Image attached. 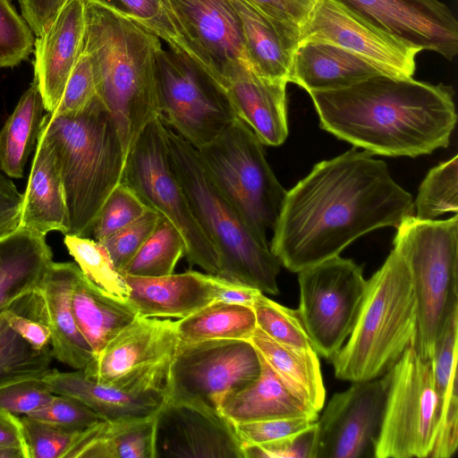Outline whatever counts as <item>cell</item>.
Instances as JSON below:
<instances>
[{
	"mask_svg": "<svg viewBox=\"0 0 458 458\" xmlns=\"http://www.w3.org/2000/svg\"><path fill=\"white\" fill-rule=\"evenodd\" d=\"M127 301L139 316L184 318L216 301L211 274L186 271L159 277L123 275Z\"/></svg>",
	"mask_w": 458,
	"mask_h": 458,
	"instance_id": "603a6c76",
	"label": "cell"
},
{
	"mask_svg": "<svg viewBox=\"0 0 458 458\" xmlns=\"http://www.w3.org/2000/svg\"><path fill=\"white\" fill-rule=\"evenodd\" d=\"M318 424L292 436L259 445L242 446L243 458H316Z\"/></svg>",
	"mask_w": 458,
	"mask_h": 458,
	"instance_id": "c3c4849f",
	"label": "cell"
},
{
	"mask_svg": "<svg viewBox=\"0 0 458 458\" xmlns=\"http://www.w3.org/2000/svg\"><path fill=\"white\" fill-rule=\"evenodd\" d=\"M320 126L371 154L417 157L446 148L456 123L450 87L379 74L309 92Z\"/></svg>",
	"mask_w": 458,
	"mask_h": 458,
	"instance_id": "7a4b0ae2",
	"label": "cell"
},
{
	"mask_svg": "<svg viewBox=\"0 0 458 458\" xmlns=\"http://www.w3.org/2000/svg\"><path fill=\"white\" fill-rule=\"evenodd\" d=\"M54 395L42 377L17 381L0 388V410L27 415L45 406Z\"/></svg>",
	"mask_w": 458,
	"mask_h": 458,
	"instance_id": "681fc988",
	"label": "cell"
},
{
	"mask_svg": "<svg viewBox=\"0 0 458 458\" xmlns=\"http://www.w3.org/2000/svg\"><path fill=\"white\" fill-rule=\"evenodd\" d=\"M42 378L54 394L78 399L103 420L153 416L167 397L158 392L130 393L100 384L88 378L81 369L61 372L50 369Z\"/></svg>",
	"mask_w": 458,
	"mask_h": 458,
	"instance_id": "484cf974",
	"label": "cell"
},
{
	"mask_svg": "<svg viewBox=\"0 0 458 458\" xmlns=\"http://www.w3.org/2000/svg\"><path fill=\"white\" fill-rule=\"evenodd\" d=\"M166 132L172 169L195 217L218 252L221 270L217 276L263 293L277 294L281 263L267 240L250 227L219 191L197 148L168 126Z\"/></svg>",
	"mask_w": 458,
	"mask_h": 458,
	"instance_id": "5b68a950",
	"label": "cell"
},
{
	"mask_svg": "<svg viewBox=\"0 0 458 458\" xmlns=\"http://www.w3.org/2000/svg\"><path fill=\"white\" fill-rule=\"evenodd\" d=\"M4 318L7 325L33 348L42 350L50 346L51 331L46 323L16 313L9 305L4 309Z\"/></svg>",
	"mask_w": 458,
	"mask_h": 458,
	"instance_id": "db71d44e",
	"label": "cell"
},
{
	"mask_svg": "<svg viewBox=\"0 0 458 458\" xmlns=\"http://www.w3.org/2000/svg\"><path fill=\"white\" fill-rule=\"evenodd\" d=\"M40 131L58 157L69 212L67 234L90 237L102 205L122 182L125 165L113 117L97 96L75 115L47 112Z\"/></svg>",
	"mask_w": 458,
	"mask_h": 458,
	"instance_id": "277c9868",
	"label": "cell"
},
{
	"mask_svg": "<svg viewBox=\"0 0 458 458\" xmlns=\"http://www.w3.org/2000/svg\"><path fill=\"white\" fill-rule=\"evenodd\" d=\"M76 325L94 356L138 316L127 301L97 285L80 269L72 293Z\"/></svg>",
	"mask_w": 458,
	"mask_h": 458,
	"instance_id": "f546056e",
	"label": "cell"
},
{
	"mask_svg": "<svg viewBox=\"0 0 458 458\" xmlns=\"http://www.w3.org/2000/svg\"><path fill=\"white\" fill-rule=\"evenodd\" d=\"M260 369L259 355L248 340L179 342L167 396L197 400L220 411L223 401L254 381Z\"/></svg>",
	"mask_w": 458,
	"mask_h": 458,
	"instance_id": "5bb4252c",
	"label": "cell"
},
{
	"mask_svg": "<svg viewBox=\"0 0 458 458\" xmlns=\"http://www.w3.org/2000/svg\"><path fill=\"white\" fill-rule=\"evenodd\" d=\"M82 49L97 95L113 117L124 157L145 126L158 116L156 56L160 38L136 21L85 1Z\"/></svg>",
	"mask_w": 458,
	"mask_h": 458,
	"instance_id": "3957f363",
	"label": "cell"
},
{
	"mask_svg": "<svg viewBox=\"0 0 458 458\" xmlns=\"http://www.w3.org/2000/svg\"><path fill=\"white\" fill-rule=\"evenodd\" d=\"M257 328L252 308L214 301L176 321L180 343L214 339L248 340Z\"/></svg>",
	"mask_w": 458,
	"mask_h": 458,
	"instance_id": "836d02e7",
	"label": "cell"
},
{
	"mask_svg": "<svg viewBox=\"0 0 458 458\" xmlns=\"http://www.w3.org/2000/svg\"><path fill=\"white\" fill-rule=\"evenodd\" d=\"M413 207L387 165L354 148L318 163L285 191L270 250L281 265L298 273L339 256L375 229L397 228Z\"/></svg>",
	"mask_w": 458,
	"mask_h": 458,
	"instance_id": "6da1fadb",
	"label": "cell"
},
{
	"mask_svg": "<svg viewBox=\"0 0 458 458\" xmlns=\"http://www.w3.org/2000/svg\"><path fill=\"white\" fill-rule=\"evenodd\" d=\"M84 0H67L34 42V74L45 109L53 113L81 53Z\"/></svg>",
	"mask_w": 458,
	"mask_h": 458,
	"instance_id": "ffe728a7",
	"label": "cell"
},
{
	"mask_svg": "<svg viewBox=\"0 0 458 458\" xmlns=\"http://www.w3.org/2000/svg\"><path fill=\"white\" fill-rule=\"evenodd\" d=\"M129 18L163 39L169 48L199 64L195 50L164 0H85ZM204 68V67H203Z\"/></svg>",
	"mask_w": 458,
	"mask_h": 458,
	"instance_id": "e575fe53",
	"label": "cell"
},
{
	"mask_svg": "<svg viewBox=\"0 0 458 458\" xmlns=\"http://www.w3.org/2000/svg\"><path fill=\"white\" fill-rule=\"evenodd\" d=\"M3 310H4V309H3ZM3 310H0V320H1V317H2Z\"/></svg>",
	"mask_w": 458,
	"mask_h": 458,
	"instance_id": "91938a15",
	"label": "cell"
},
{
	"mask_svg": "<svg viewBox=\"0 0 458 458\" xmlns=\"http://www.w3.org/2000/svg\"><path fill=\"white\" fill-rule=\"evenodd\" d=\"M156 87L158 116L197 149L238 118L226 90L185 54L157 51Z\"/></svg>",
	"mask_w": 458,
	"mask_h": 458,
	"instance_id": "30bf717a",
	"label": "cell"
},
{
	"mask_svg": "<svg viewBox=\"0 0 458 458\" xmlns=\"http://www.w3.org/2000/svg\"><path fill=\"white\" fill-rule=\"evenodd\" d=\"M379 74L387 73L336 45L301 41L293 52L288 82L299 85L309 93L345 88Z\"/></svg>",
	"mask_w": 458,
	"mask_h": 458,
	"instance_id": "d4e9b609",
	"label": "cell"
},
{
	"mask_svg": "<svg viewBox=\"0 0 458 458\" xmlns=\"http://www.w3.org/2000/svg\"><path fill=\"white\" fill-rule=\"evenodd\" d=\"M19 228L46 235L69 233L70 222L61 167L55 147L40 131L27 187Z\"/></svg>",
	"mask_w": 458,
	"mask_h": 458,
	"instance_id": "cb8c5ba5",
	"label": "cell"
},
{
	"mask_svg": "<svg viewBox=\"0 0 458 458\" xmlns=\"http://www.w3.org/2000/svg\"><path fill=\"white\" fill-rule=\"evenodd\" d=\"M259 358V377L226 397L221 412L234 424L290 417L318 420V412L295 395L260 355Z\"/></svg>",
	"mask_w": 458,
	"mask_h": 458,
	"instance_id": "83f0119b",
	"label": "cell"
},
{
	"mask_svg": "<svg viewBox=\"0 0 458 458\" xmlns=\"http://www.w3.org/2000/svg\"><path fill=\"white\" fill-rule=\"evenodd\" d=\"M20 419L28 458H64L79 434L27 415Z\"/></svg>",
	"mask_w": 458,
	"mask_h": 458,
	"instance_id": "ee69618b",
	"label": "cell"
},
{
	"mask_svg": "<svg viewBox=\"0 0 458 458\" xmlns=\"http://www.w3.org/2000/svg\"><path fill=\"white\" fill-rule=\"evenodd\" d=\"M44 111L38 84L33 81L0 131V168L8 176H23L28 157L38 142Z\"/></svg>",
	"mask_w": 458,
	"mask_h": 458,
	"instance_id": "d6a6232c",
	"label": "cell"
},
{
	"mask_svg": "<svg viewBox=\"0 0 458 458\" xmlns=\"http://www.w3.org/2000/svg\"><path fill=\"white\" fill-rule=\"evenodd\" d=\"M278 25L294 32L308 20L317 0H246Z\"/></svg>",
	"mask_w": 458,
	"mask_h": 458,
	"instance_id": "816d5d0a",
	"label": "cell"
},
{
	"mask_svg": "<svg viewBox=\"0 0 458 458\" xmlns=\"http://www.w3.org/2000/svg\"><path fill=\"white\" fill-rule=\"evenodd\" d=\"M301 41L336 45L392 76L411 77L416 69L418 50L375 30L335 0H317L301 28Z\"/></svg>",
	"mask_w": 458,
	"mask_h": 458,
	"instance_id": "d6986e66",
	"label": "cell"
},
{
	"mask_svg": "<svg viewBox=\"0 0 458 458\" xmlns=\"http://www.w3.org/2000/svg\"><path fill=\"white\" fill-rule=\"evenodd\" d=\"M46 235L18 228L0 238V310L36 289L52 263Z\"/></svg>",
	"mask_w": 458,
	"mask_h": 458,
	"instance_id": "4dcf8cb0",
	"label": "cell"
},
{
	"mask_svg": "<svg viewBox=\"0 0 458 458\" xmlns=\"http://www.w3.org/2000/svg\"><path fill=\"white\" fill-rule=\"evenodd\" d=\"M64 235V244L82 273L106 292L126 300L128 286L105 246L89 237Z\"/></svg>",
	"mask_w": 458,
	"mask_h": 458,
	"instance_id": "f35d334b",
	"label": "cell"
},
{
	"mask_svg": "<svg viewBox=\"0 0 458 458\" xmlns=\"http://www.w3.org/2000/svg\"><path fill=\"white\" fill-rule=\"evenodd\" d=\"M160 217L157 211L149 208L138 220L100 242L121 274L152 233Z\"/></svg>",
	"mask_w": 458,
	"mask_h": 458,
	"instance_id": "f6af8a7d",
	"label": "cell"
},
{
	"mask_svg": "<svg viewBox=\"0 0 458 458\" xmlns=\"http://www.w3.org/2000/svg\"><path fill=\"white\" fill-rule=\"evenodd\" d=\"M64 458H157L156 414L100 420L79 432Z\"/></svg>",
	"mask_w": 458,
	"mask_h": 458,
	"instance_id": "f1b7e54d",
	"label": "cell"
},
{
	"mask_svg": "<svg viewBox=\"0 0 458 458\" xmlns=\"http://www.w3.org/2000/svg\"><path fill=\"white\" fill-rule=\"evenodd\" d=\"M67 0H19L22 17L33 34L40 36Z\"/></svg>",
	"mask_w": 458,
	"mask_h": 458,
	"instance_id": "11a10c76",
	"label": "cell"
},
{
	"mask_svg": "<svg viewBox=\"0 0 458 458\" xmlns=\"http://www.w3.org/2000/svg\"><path fill=\"white\" fill-rule=\"evenodd\" d=\"M51 347L33 348L4 320H0V388L12 383L42 377L51 368Z\"/></svg>",
	"mask_w": 458,
	"mask_h": 458,
	"instance_id": "8d00e7d4",
	"label": "cell"
},
{
	"mask_svg": "<svg viewBox=\"0 0 458 458\" xmlns=\"http://www.w3.org/2000/svg\"><path fill=\"white\" fill-rule=\"evenodd\" d=\"M248 341L287 387L319 412L324 407V386L318 354L283 345L256 328Z\"/></svg>",
	"mask_w": 458,
	"mask_h": 458,
	"instance_id": "1f68e13d",
	"label": "cell"
},
{
	"mask_svg": "<svg viewBox=\"0 0 458 458\" xmlns=\"http://www.w3.org/2000/svg\"><path fill=\"white\" fill-rule=\"evenodd\" d=\"M150 208L170 220L186 243L185 257L208 274L218 275V252L195 217L169 162L166 125L149 122L126 157L122 182Z\"/></svg>",
	"mask_w": 458,
	"mask_h": 458,
	"instance_id": "9c48e42d",
	"label": "cell"
},
{
	"mask_svg": "<svg viewBox=\"0 0 458 458\" xmlns=\"http://www.w3.org/2000/svg\"><path fill=\"white\" fill-rule=\"evenodd\" d=\"M287 83L263 78L246 63L223 86L237 116L264 145L279 146L287 138Z\"/></svg>",
	"mask_w": 458,
	"mask_h": 458,
	"instance_id": "44dd1931",
	"label": "cell"
},
{
	"mask_svg": "<svg viewBox=\"0 0 458 458\" xmlns=\"http://www.w3.org/2000/svg\"><path fill=\"white\" fill-rule=\"evenodd\" d=\"M79 271L80 267L75 263L52 261L38 285V291L51 331L53 357L69 367L82 370L94 358V352L81 334L72 310V293Z\"/></svg>",
	"mask_w": 458,
	"mask_h": 458,
	"instance_id": "7402d4cb",
	"label": "cell"
},
{
	"mask_svg": "<svg viewBox=\"0 0 458 458\" xmlns=\"http://www.w3.org/2000/svg\"><path fill=\"white\" fill-rule=\"evenodd\" d=\"M297 309L317 353L332 360L349 337L367 287L362 267L336 256L298 272Z\"/></svg>",
	"mask_w": 458,
	"mask_h": 458,
	"instance_id": "4fadbf2b",
	"label": "cell"
},
{
	"mask_svg": "<svg viewBox=\"0 0 458 458\" xmlns=\"http://www.w3.org/2000/svg\"><path fill=\"white\" fill-rule=\"evenodd\" d=\"M27 416L74 432L82 431L103 420L78 399L55 394L48 403Z\"/></svg>",
	"mask_w": 458,
	"mask_h": 458,
	"instance_id": "bcb514c9",
	"label": "cell"
},
{
	"mask_svg": "<svg viewBox=\"0 0 458 458\" xmlns=\"http://www.w3.org/2000/svg\"><path fill=\"white\" fill-rule=\"evenodd\" d=\"M89 58L81 49L79 60L69 77L53 116L75 115L82 112L97 97Z\"/></svg>",
	"mask_w": 458,
	"mask_h": 458,
	"instance_id": "7dc6e473",
	"label": "cell"
},
{
	"mask_svg": "<svg viewBox=\"0 0 458 458\" xmlns=\"http://www.w3.org/2000/svg\"><path fill=\"white\" fill-rule=\"evenodd\" d=\"M317 421V420H316ZM315 420L304 417L278 418L237 423L235 429L243 445H259L296 434Z\"/></svg>",
	"mask_w": 458,
	"mask_h": 458,
	"instance_id": "f907efd6",
	"label": "cell"
},
{
	"mask_svg": "<svg viewBox=\"0 0 458 458\" xmlns=\"http://www.w3.org/2000/svg\"><path fill=\"white\" fill-rule=\"evenodd\" d=\"M185 253L186 243L180 231L170 220L161 216L156 228L122 275L143 277L171 275Z\"/></svg>",
	"mask_w": 458,
	"mask_h": 458,
	"instance_id": "d590c367",
	"label": "cell"
},
{
	"mask_svg": "<svg viewBox=\"0 0 458 458\" xmlns=\"http://www.w3.org/2000/svg\"><path fill=\"white\" fill-rule=\"evenodd\" d=\"M211 279L215 286L216 301L252 308L259 296L263 293L254 287L217 275L211 274Z\"/></svg>",
	"mask_w": 458,
	"mask_h": 458,
	"instance_id": "9f6ffc18",
	"label": "cell"
},
{
	"mask_svg": "<svg viewBox=\"0 0 458 458\" xmlns=\"http://www.w3.org/2000/svg\"><path fill=\"white\" fill-rule=\"evenodd\" d=\"M416 216L435 220L446 213L458 212V157L432 168L422 181L415 199Z\"/></svg>",
	"mask_w": 458,
	"mask_h": 458,
	"instance_id": "ab89813d",
	"label": "cell"
},
{
	"mask_svg": "<svg viewBox=\"0 0 458 458\" xmlns=\"http://www.w3.org/2000/svg\"><path fill=\"white\" fill-rule=\"evenodd\" d=\"M164 1L204 69L222 87L248 63L241 23L230 0Z\"/></svg>",
	"mask_w": 458,
	"mask_h": 458,
	"instance_id": "ac0fdd59",
	"label": "cell"
},
{
	"mask_svg": "<svg viewBox=\"0 0 458 458\" xmlns=\"http://www.w3.org/2000/svg\"><path fill=\"white\" fill-rule=\"evenodd\" d=\"M0 445H20L26 448L21 419L3 410H0Z\"/></svg>",
	"mask_w": 458,
	"mask_h": 458,
	"instance_id": "6f0895ef",
	"label": "cell"
},
{
	"mask_svg": "<svg viewBox=\"0 0 458 458\" xmlns=\"http://www.w3.org/2000/svg\"><path fill=\"white\" fill-rule=\"evenodd\" d=\"M150 208L124 182H120L102 205L91 236L102 242L141 217Z\"/></svg>",
	"mask_w": 458,
	"mask_h": 458,
	"instance_id": "b9f144b4",
	"label": "cell"
},
{
	"mask_svg": "<svg viewBox=\"0 0 458 458\" xmlns=\"http://www.w3.org/2000/svg\"><path fill=\"white\" fill-rule=\"evenodd\" d=\"M33 32L9 0H0V68L13 67L33 50Z\"/></svg>",
	"mask_w": 458,
	"mask_h": 458,
	"instance_id": "7bdbcfd3",
	"label": "cell"
},
{
	"mask_svg": "<svg viewBox=\"0 0 458 458\" xmlns=\"http://www.w3.org/2000/svg\"><path fill=\"white\" fill-rule=\"evenodd\" d=\"M417 323V301L408 266L393 249L367 280L353 328L331 360L335 376L360 382L386 373L411 346Z\"/></svg>",
	"mask_w": 458,
	"mask_h": 458,
	"instance_id": "8992f818",
	"label": "cell"
},
{
	"mask_svg": "<svg viewBox=\"0 0 458 458\" xmlns=\"http://www.w3.org/2000/svg\"><path fill=\"white\" fill-rule=\"evenodd\" d=\"M257 327L276 342L300 350L314 345L297 310L285 307L261 293L252 307Z\"/></svg>",
	"mask_w": 458,
	"mask_h": 458,
	"instance_id": "60d3db41",
	"label": "cell"
},
{
	"mask_svg": "<svg viewBox=\"0 0 458 458\" xmlns=\"http://www.w3.org/2000/svg\"><path fill=\"white\" fill-rule=\"evenodd\" d=\"M458 307L453 310L437 341L431 359L433 377L440 401V417L458 415L457 394Z\"/></svg>",
	"mask_w": 458,
	"mask_h": 458,
	"instance_id": "74e56055",
	"label": "cell"
},
{
	"mask_svg": "<svg viewBox=\"0 0 458 458\" xmlns=\"http://www.w3.org/2000/svg\"><path fill=\"white\" fill-rule=\"evenodd\" d=\"M260 141L239 117L220 135L197 149L208 175L250 227L267 239L285 191L269 166Z\"/></svg>",
	"mask_w": 458,
	"mask_h": 458,
	"instance_id": "ba28073f",
	"label": "cell"
},
{
	"mask_svg": "<svg viewBox=\"0 0 458 458\" xmlns=\"http://www.w3.org/2000/svg\"><path fill=\"white\" fill-rule=\"evenodd\" d=\"M375 30L419 52L451 61L458 53V22L439 0H335Z\"/></svg>",
	"mask_w": 458,
	"mask_h": 458,
	"instance_id": "2e32d148",
	"label": "cell"
},
{
	"mask_svg": "<svg viewBox=\"0 0 458 458\" xmlns=\"http://www.w3.org/2000/svg\"><path fill=\"white\" fill-rule=\"evenodd\" d=\"M178 345L176 321L138 316L82 371L91 380L126 392L167 395Z\"/></svg>",
	"mask_w": 458,
	"mask_h": 458,
	"instance_id": "7c38bea8",
	"label": "cell"
},
{
	"mask_svg": "<svg viewBox=\"0 0 458 458\" xmlns=\"http://www.w3.org/2000/svg\"><path fill=\"white\" fill-rule=\"evenodd\" d=\"M0 458H28V453L23 446L0 445Z\"/></svg>",
	"mask_w": 458,
	"mask_h": 458,
	"instance_id": "680465c9",
	"label": "cell"
},
{
	"mask_svg": "<svg viewBox=\"0 0 458 458\" xmlns=\"http://www.w3.org/2000/svg\"><path fill=\"white\" fill-rule=\"evenodd\" d=\"M157 457L243 458L235 425L202 402L167 396L156 414Z\"/></svg>",
	"mask_w": 458,
	"mask_h": 458,
	"instance_id": "e0dca14e",
	"label": "cell"
},
{
	"mask_svg": "<svg viewBox=\"0 0 458 458\" xmlns=\"http://www.w3.org/2000/svg\"><path fill=\"white\" fill-rule=\"evenodd\" d=\"M240 21L249 65L259 76L286 81L300 33L287 30L246 0H230Z\"/></svg>",
	"mask_w": 458,
	"mask_h": 458,
	"instance_id": "4316f807",
	"label": "cell"
},
{
	"mask_svg": "<svg viewBox=\"0 0 458 458\" xmlns=\"http://www.w3.org/2000/svg\"><path fill=\"white\" fill-rule=\"evenodd\" d=\"M394 248L404 259L417 301L411 346L431 360L446 322L458 307V216L420 220L408 216L397 227Z\"/></svg>",
	"mask_w": 458,
	"mask_h": 458,
	"instance_id": "52a82bcc",
	"label": "cell"
},
{
	"mask_svg": "<svg viewBox=\"0 0 458 458\" xmlns=\"http://www.w3.org/2000/svg\"><path fill=\"white\" fill-rule=\"evenodd\" d=\"M23 193L0 173V238L20 227Z\"/></svg>",
	"mask_w": 458,
	"mask_h": 458,
	"instance_id": "f5cc1de1",
	"label": "cell"
},
{
	"mask_svg": "<svg viewBox=\"0 0 458 458\" xmlns=\"http://www.w3.org/2000/svg\"><path fill=\"white\" fill-rule=\"evenodd\" d=\"M387 377L353 382L335 393L318 424L316 458L374 457L384 417Z\"/></svg>",
	"mask_w": 458,
	"mask_h": 458,
	"instance_id": "9a60e30c",
	"label": "cell"
},
{
	"mask_svg": "<svg viewBox=\"0 0 458 458\" xmlns=\"http://www.w3.org/2000/svg\"><path fill=\"white\" fill-rule=\"evenodd\" d=\"M385 374L386 400L374 457H428L440 417L431 360L409 346Z\"/></svg>",
	"mask_w": 458,
	"mask_h": 458,
	"instance_id": "8fae6325",
	"label": "cell"
}]
</instances>
